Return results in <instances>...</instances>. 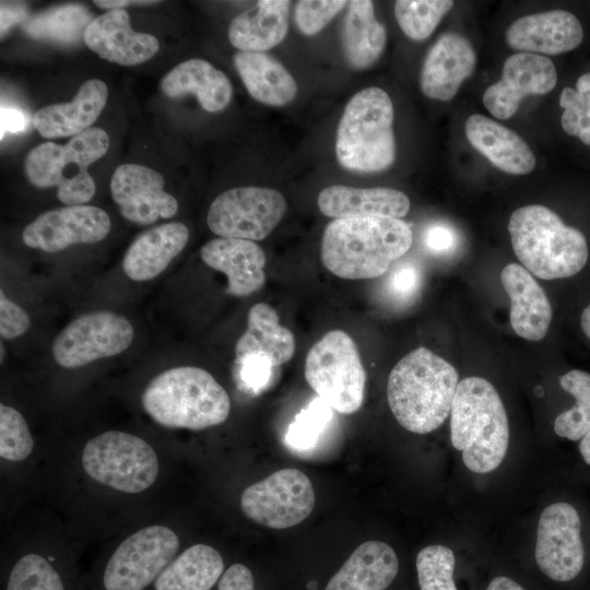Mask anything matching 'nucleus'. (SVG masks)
I'll return each mask as SVG.
<instances>
[{"instance_id": "f257e3e1", "label": "nucleus", "mask_w": 590, "mask_h": 590, "mask_svg": "<svg viewBox=\"0 0 590 590\" xmlns=\"http://www.w3.org/2000/svg\"><path fill=\"white\" fill-rule=\"evenodd\" d=\"M412 241V229L401 219H335L324 228L321 261L338 278L374 279L386 274Z\"/></svg>"}, {"instance_id": "f03ea898", "label": "nucleus", "mask_w": 590, "mask_h": 590, "mask_svg": "<svg viewBox=\"0 0 590 590\" xmlns=\"http://www.w3.org/2000/svg\"><path fill=\"white\" fill-rule=\"evenodd\" d=\"M458 385L457 369L420 346L402 357L390 371L388 404L403 428L427 434L440 427L450 415Z\"/></svg>"}, {"instance_id": "7ed1b4c3", "label": "nucleus", "mask_w": 590, "mask_h": 590, "mask_svg": "<svg viewBox=\"0 0 590 590\" xmlns=\"http://www.w3.org/2000/svg\"><path fill=\"white\" fill-rule=\"evenodd\" d=\"M450 440L468 470L489 473L503 462L509 425L495 387L482 377L459 381L450 411Z\"/></svg>"}, {"instance_id": "20e7f679", "label": "nucleus", "mask_w": 590, "mask_h": 590, "mask_svg": "<svg viewBox=\"0 0 590 590\" xmlns=\"http://www.w3.org/2000/svg\"><path fill=\"white\" fill-rule=\"evenodd\" d=\"M143 410L170 428L204 429L225 422L231 400L206 370L178 366L154 377L142 392Z\"/></svg>"}, {"instance_id": "39448f33", "label": "nucleus", "mask_w": 590, "mask_h": 590, "mask_svg": "<svg viewBox=\"0 0 590 590\" xmlns=\"http://www.w3.org/2000/svg\"><path fill=\"white\" fill-rule=\"evenodd\" d=\"M508 232L517 258L540 279L569 278L587 263L586 237L544 205L517 209L510 216Z\"/></svg>"}, {"instance_id": "423d86ee", "label": "nucleus", "mask_w": 590, "mask_h": 590, "mask_svg": "<svg viewBox=\"0 0 590 590\" xmlns=\"http://www.w3.org/2000/svg\"><path fill=\"white\" fill-rule=\"evenodd\" d=\"M393 105L384 90L370 86L357 92L346 104L340 119L335 154L346 169L377 173L396 158Z\"/></svg>"}, {"instance_id": "0eeeda50", "label": "nucleus", "mask_w": 590, "mask_h": 590, "mask_svg": "<svg viewBox=\"0 0 590 590\" xmlns=\"http://www.w3.org/2000/svg\"><path fill=\"white\" fill-rule=\"evenodd\" d=\"M108 148V134L101 128H90L66 145L45 142L35 146L25 158V173L35 187H57L61 203L84 204L95 194L87 167L104 156Z\"/></svg>"}, {"instance_id": "6e6552de", "label": "nucleus", "mask_w": 590, "mask_h": 590, "mask_svg": "<svg viewBox=\"0 0 590 590\" xmlns=\"http://www.w3.org/2000/svg\"><path fill=\"white\" fill-rule=\"evenodd\" d=\"M305 378L318 397L339 413L353 414L361 409L366 373L357 346L346 332L329 331L309 349Z\"/></svg>"}, {"instance_id": "1a4fd4ad", "label": "nucleus", "mask_w": 590, "mask_h": 590, "mask_svg": "<svg viewBox=\"0 0 590 590\" xmlns=\"http://www.w3.org/2000/svg\"><path fill=\"white\" fill-rule=\"evenodd\" d=\"M82 465L96 482L130 494L149 488L160 470L157 456L149 442L119 430L90 439L82 452Z\"/></svg>"}, {"instance_id": "9d476101", "label": "nucleus", "mask_w": 590, "mask_h": 590, "mask_svg": "<svg viewBox=\"0 0 590 590\" xmlns=\"http://www.w3.org/2000/svg\"><path fill=\"white\" fill-rule=\"evenodd\" d=\"M179 539L169 528L153 524L125 539L106 562L98 590H145L175 558Z\"/></svg>"}, {"instance_id": "9b49d317", "label": "nucleus", "mask_w": 590, "mask_h": 590, "mask_svg": "<svg viewBox=\"0 0 590 590\" xmlns=\"http://www.w3.org/2000/svg\"><path fill=\"white\" fill-rule=\"evenodd\" d=\"M285 211L286 201L280 191L238 187L213 200L206 223L219 237L261 240L276 227Z\"/></svg>"}, {"instance_id": "f8f14e48", "label": "nucleus", "mask_w": 590, "mask_h": 590, "mask_svg": "<svg viewBox=\"0 0 590 590\" xmlns=\"http://www.w3.org/2000/svg\"><path fill=\"white\" fill-rule=\"evenodd\" d=\"M314 506L315 492L309 477L292 468L251 484L240 496V508L247 518L278 530L300 523Z\"/></svg>"}, {"instance_id": "ddd939ff", "label": "nucleus", "mask_w": 590, "mask_h": 590, "mask_svg": "<svg viewBox=\"0 0 590 590\" xmlns=\"http://www.w3.org/2000/svg\"><path fill=\"white\" fill-rule=\"evenodd\" d=\"M130 321L111 311L86 312L72 320L55 339L52 355L64 368H78L120 354L133 340Z\"/></svg>"}, {"instance_id": "4468645a", "label": "nucleus", "mask_w": 590, "mask_h": 590, "mask_svg": "<svg viewBox=\"0 0 590 590\" xmlns=\"http://www.w3.org/2000/svg\"><path fill=\"white\" fill-rule=\"evenodd\" d=\"M534 557L540 570L554 581L576 578L585 563L581 520L568 503H554L541 512Z\"/></svg>"}, {"instance_id": "2eb2a0df", "label": "nucleus", "mask_w": 590, "mask_h": 590, "mask_svg": "<svg viewBox=\"0 0 590 590\" xmlns=\"http://www.w3.org/2000/svg\"><path fill=\"white\" fill-rule=\"evenodd\" d=\"M110 219L94 205H67L38 215L22 233L24 244L46 252L61 251L76 244L103 240Z\"/></svg>"}, {"instance_id": "dca6fc26", "label": "nucleus", "mask_w": 590, "mask_h": 590, "mask_svg": "<svg viewBox=\"0 0 590 590\" xmlns=\"http://www.w3.org/2000/svg\"><path fill=\"white\" fill-rule=\"evenodd\" d=\"M556 83L557 72L550 58L518 52L506 59L500 80L485 90L483 103L494 117L509 119L523 97L546 94Z\"/></svg>"}, {"instance_id": "f3484780", "label": "nucleus", "mask_w": 590, "mask_h": 590, "mask_svg": "<svg viewBox=\"0 0 590 590\" xmlns=\"http://www.w3.org/2000/svg\"><path fill=\"white\" fill-rule=\"evenodd\" d=\"M164 185L158 172L139 164H122L113 174L110 192L126 220L148 225L169 219L178 210L177 200L164 190Z\"/></svg>"}, {"instance_id": "a211bd4d", "label": "nucleus", "mask_w": 590, "mask_h": 590, "mask_svg": "<svg viewBox=\"0 0 590 590\" xmlns=\"http://www.w3.org/2000/svg\"><path fill=\"white\" fill-rule=\"evenodd\" d=\"M83 40L101 58L121 66H135L151 59L160 48L153 35L131 28L123 9L110 10L86 27Z\"/></svg>"}, {"instance_id": "6ab92c4d", "label": "nucleus", "mask_w": 590, "mask_h": 590, "mask_svg": "<svg viewBox=\"0 0 590 590\" xmlns=\"http://www.w3.org/2000/svg\"><path fill=\"white\" fill-rule=\"evenodd\" d=\"M505 38L509 47L521 52L558 55L576 49L583 39V30L573 13L553 10L516 20Z\"/></svg>"}, {"instance_id": "aec40b11", "label": "nucleus", "mask_w": 590, "mask_h": 590, "mask_svg": "<svg viewBox=\"0 0 590 590\" xmlns=\"http://www.w3.org/2000/svg\"><path fill=\"white\" fill-rule=\"evenodd\" d=\"M476 55L462 35L441 34L427 52L421 71V90L429 98L450 101L475 69Z\"/></svg>"}, {"instance_id": "412c9836", "label": "nucleus", "mask_w": 590, "mask_h": 590, "mask_svg": "<svg viewBox=\"0 0 590 590\" xmlns=\"http://www.w3.org/2000/svg\"><path fill=\"white\" fill-rule=\"evenodd\" d=\"M202 261L227 276L226 292L247 296L266 282V255L252 240L219 237L201 247Z\"/></svg>"}, {"instance_id": "4be33fe9", "label": "nucleus", "mask_w": 590, "mask_h": 590, "mask_svg": "<svg viewBox=\"0 0 590 590\" xmlns=\"http://www.w3.org/2000/svg\"><path fill=\"white\" fill-rule=\"evenodd\" d=\"M500 282L510 299V323L514 331L529 341L542 340L551 324V303L532 274L517 263L507 264Z\"/></svg>"}, {"instance_id": "5701e85b", "label": "nucleus", "mask_w": 590, "mask_h": 590, "mask_svg": "<svg viewBox=\"0 0 590 590\" xmlns=\"http://www.w3.org/2000/svg\"><path fill=\"white\" fill-rule=\"evenodd\" d=\"M319 210L329 217L385 216L401 219L410 211V200L402 191L391 188H356L333 185L318 196Z\"/></svg>"}, {"instance_id": "b1692460", "label": "nucleus", "mask_w": 590, "mask_h": 590, "mask_svg": "<svg viewBox=\"0 0 590 590\" xmlns=\"http://www.w3.org/2000/svg\"><path fill=\"white\" fill-rule=\"evenodd\" d=\"M107 97L108 88L103 81H85L71 102L52 104L36 111L33 126L45 138L78 135L96 121Z\"/></svg>"}, {"instance_id": "393cba45", "label": "nucleus", "mask_w": 590, "mask_h": 590, "mask_svg": "<svg viewBox=\"0 0 590 590\" xmlns=\"http://www.w3.org/2000/svg\"><path fill=\"white\" fill-rule=\"evenodd\" d=\"M464 130L471 145L500 170L526 175L535 167V156L527 142L497 121L475 114L468 118Z\"/></svg>"}, {"instance_id": "a878e982", "label": "nucleus", "mask_w": 590, "mask_h": 590, "mask_svg": "<svg viewBox=\"0 0 590 590\" xmlns=\"http://www.w3.org/2000/svg\"><path fill=\"white\" fill-rule=\"evenodd\" d=\"M188 239V227L180 222L155 226L139 235L129 246L122 269L133 281L152 280L167 268Z\"/></svg>"}, {"instance_id": "bb28decb", "label": "nucleus", "mask_w": 590, "mask_h": 590, "mask_svg": "<svg viewBox=\"0 0 590 590\" xmlns=\"http://www.w3.org/2000/svg\"><path fill=\"white\" fill-rule=\"evenodd\" d=\"M398 571V556L389 544L366 541L332 576L326 590H386Z\"/></svg>"}, {"instance_id": "cd10ccee", "label": "nucleus", "mask_w": 590, "mask_h": 590, "mask_svg": "<svg viewBox=\"0 0 590 590\" xmlns=\"http://www.w3.org/2000/svg\"><path fill=\"white\" fill-rule=\"evenodd\" d=\"M163 93L172 98L194 95L201 107L219 113L232 99V84L222 71L203 59H189L172 69L161 81Z\"/></svg>"}, {"instance_id": "c85d7f7f", "label": "nucleus", "mask_w": 590, "mask_h": 590, "mask_svg": "<svg viewBox=\"0 0 590 590\" xmlns=\"http://www.w3.org/2000/svg\"><path fill=\"white\" fill-rule=\"evenodd\" d=\"M290 1L260 0L233 19L228 39L239 51L263 52L279 45L288 28Z\"/></svg>"}, {"instance_id": "c756f323", "label": "nucleus", "mask_w": 590, "mask_h": 590, "mask_svg": "<svg viewBox=\"0 0 590 590\" xmlns=\"http://www.w3.org/2000/svg\"><path fill=\"white\" fill-rule=\"evenodd\" d=\"M235 68L248 93L256 101L274 107L291 103L297 84L288 70L264 52L238 51Z\"/></svg>"}, {"instance_id": "7c9ffc66", "label": "nucleus", "mask_w": 590, "mask_h": 590, "mask_svg": "<svg viewBox=\"0 0 590 590\" xmlns=\"http://www.w3.org/2000/svg\"><path fill=\"white\" fill-rule=\"evenodd\" d=\"M342 30V50L345 60L355 70L371 67L384 52L387 33L376 19L369 0L349 2Z\"/></svg>"}, {"instance_id": "2f4dec72", "label": "nucleus", "mask_w": 590, "mask_h": 590, "mask_svg": "<svg viewBox=\"0 0 590 590\" xmlns=\"http://www.w3.org/2000/svg\"><path fill=\"white\" fill-rule=\"evenodd\" d=\"M222 555L206 544L186 548L151 585L153 590H211L224 574Z\"/></svg>"}, {"instance_id": "473e14b6", "label": "nucleus", "mask_w": 590, "mask_h": 590, "mask_svg": "<svg viewBox=\"0 0 590 590\" xmlns=\"http://www.w3.org/2000/svg\"><path fill=\"white\" fill-rule=\"evenodd\" d=\"M251 353L268 355L275 367L287 363L295 353L294 334L280 324L276 310L266 303L249 309L246 331L235 345L236 358Z\"/></svg>"}, {"instance_id": "72a5a7b5", "label": "nucleus", "mask_w": 590, "mask_h": 590, "mask_svg": "<svg viewBox=\"0 0 590 590\" xmlns=\"http://www.w3.org/2000/svg\"><path fill=\"white\" fill-rule=\"evenodd\" d=\"M92 21V15L85 7L63 4L28 17L23 23V31L36 39L73 44L83 37Z\"/></svg>"}, {"instance_id": "f704fd0d", "label": "nucleus", "mask_w": 590, "mask_h": 590, "mask_svg": "<svg viewBox=\"0 0 590 590\" xmlns=\"http://www.w3.org/2000/svg\"><path fill=\"white\" fill-rule=\"evenodd\" d=\"M560 387L575 397V405L557 415L556 435L569 440L581 439L590 430V374L571 369L559 379Z\"/></svg>"}, {"instance_id": "c9c22d12", "label": "nucleus", "mask_w": 590, "mask_h": 590, "mask_svg": "<svg viewBox=\"0 0 590 590\" xmlns=\"http://www.w3.org/2000/svg\"><path fill=\"white\" fill-rule=\"evenodd\" d=\"M452 7L453 1L449 0H399L394 3V15L410 39L424 40Z\"/></svg>"}, {"instance_id": "e433bc0d", "label": "nucleus", "mask_w": 590, "mask_h": 590, "mask_svg": "<svg viewBox=\"0 0 590 590\" xmlns=\"http://www.w3.org/2000/svg\"><path fill=\"white\" fill-rule=\"evenodd\" d=\"M455 554L445 545L433 544L416 556L417 579L421 590H458L453 580Z\"/></svg>"}, {"instance_id": "4c0bfd02", "label": "nucleus", "mask_w": 590, "mask_h": 590, "mask_svg": "<svg viewBox=\"0 0 590 590\" xmlns=\"http://www.w3.org/2000/svg\"><path fill=\"white\" fill-rule=\"evenodd\" d=\"M559 106L564 108L560 118L564 131L590 145V73L577 80L576 90L565 87L562 91Z\"/></svg>"}, {"instance_id": "58836bf2", "label": "nucleus", "mask_w": 590, "mask_h": 590, "mask_svg": "<svg viewBox=\"0 0 590 590\" xmlns=\"http://www.w3.org/2000/svg\"><path fill=\"white\" fill-rule=\"evenodd\" d=\"M332 417L331 406L321 398L314 399L290 424L285 441L296 450L312 448Z\"/></svg>"}, {"instance_id": "ea45409f", "label": "nucleus", "mask_w": 590, "mask_h": 590, "mask_svg": "<svg viewBox=\"0 0 590 590\" xmlns=\"http://www.w3.org/2000/svg\"><path fill=\"white\" fill-rule=\"evenodd\" d=\"M34 440L24 416L14 408L0 404V456L19 462L33 451Z\"/></svg>"}, {"instance_id": "a19ab883", "label": "nucleus", "mask_w": 590, "mask_h": 590, "mask_svg": "<svg viewBox=\"0 0 590 590\" xmlns=\"http://www.w3.org/2000/svg\"><path fill=\"white\" fill-rule=\"evenodd\" d=\"M388 272L384 282L386 296L399 306L412 303L422 286L421 268L411 261H403L391 267Z\"/></svg>"}, {"instance_id": "79ce46f5", "label": "nucleus", "mask_w": 590, "mask_h": 590, "mask_svg": "<svg viewBox=\"0 0 590 590\" xmlns=\"http://www.w3.org/2000/svg\"><path fill=\"white\" fill-rule=\"evenodd\" d=\"M346 4L344 0H300L295 5V23L300 33H319Z\"/></svg>"}, {"instance_id": "37998d69", "label": "nucleus", "mask_w": 590, "mask_h": 590, "mask_svg": "<svg viewBox=\"0 0 590 590\" xmlns=\"http://www.w3.org/2000/svg\"><path fill=\"white\" fill-rule=\"evenodd\" d=\"M238 379L243 387L255 393L268 387L275 367L272 359L263 353H251L235 361Z\"/></svg>"}, {"instance_id": "c03bdc74", "label": "nucleus", "mask_w": 590, "mask_h": 590, "mask_svg": "<svg viewBox=\"0 0 590 590\" xmlns=\"http://www.w3.org/2000/svg\"><path fill=\"white\" fill-rule=\"evenodd\" d=\"M31 319L27 312L9 299L1 291L0 294V334L10 340L24 334L30 328Z\"/></svg>"}, {"instance_id": "a18cd8bd", "label": "nucleus", "mask_w": 590, "mask_h": 590, "mask_svg": "<svg viewBox=\"0 0 590 590\" xmlns=\"http://www.w3.org/2000/svg\"><path fill=\"white\" fill-rule=\"evenodd\" d=\"M423 243L434 255H448L456 249L458 238L455 229L445 223H435L427 227Z\"/></svg>"}, {"instance_id": "49530a36", "label": "nucleus", "mask_w": 590, "mask_h": 590, "mask_svg": "<svg viewBox=\"0 0 590 590\" xmlns=\"http://www.w3.org/2000/svg\"><path fill=\"white\" fill-rule=\"evenodd\" d=\"M217 590H255L253 575L246 565L233 564L219 580Z\"/></svg>"}, {"instance_id": "de8ad7c7", "label": "nucleus", "mask_w": 590, "mask_h": 590, "mask_svg": "<svg viewBox=\"0 0 590 590\" xmlns=\"http://www.w3.org/2000/svg\"><path fill=\"white\" fill-rule=\"evenodd\" d=\"M1 35H3L11 26L25 22L28 19V9L21 2L1 1Z\"/></svg>"}, {"instance_id": "09e8293b", "label": "nucleus", "mask_w": 590, "mask_h": 590, "mask_svg": "<svg viewBox=\"0 0 590 590\" xmlns=\"http://www.w3.org/2000/svg\"><path fill=\"white\" fill-rule=\"evenodd\" d=\"M1 139L5 132H20L24 130L26 126L25 115L16 109L11 107H1Z\"/></svg>"}, {"instance_id": "8fccbe9b", "label": "nucleus", "mask_w": 590, "mask_h": 590, "mask_svg": "<svg viewBox=\"0 0 590 590\" xmlns=\"http://www.w3.org/2000/svg\"><path fill=\"white\" fill-rule=\"evenodd\" d=\"M158 1H152V0H95L94 3L99 7V8H103V9H109L110 10H116V9H121L123 7H128V5H131V4H154V3H157Z\"/></svg>"}, {"instance_id": "3c124183", "label": "nucleus", "mask_w": 590, "mask_h": 590, "mask_svg": "<svg viewBox=\"0 0 590 590\" xmlns=\"http://www.w3.org/2000/svg\"><path fill=\"white\" fill-rule=\"evenodd\" d=\"M486 590H524V589L515 580L505 576H498V577H495L488 583Z\"/></svg>"}, {"instance_id": "603ef678", "label": "nucleus", "mask_w": 590, "mask_h": 590, "mask_svg": "<svg viewBox=\"0 0 590 590\" xmlns=\"http://www.w3.org/2000/svg\"><path fill=\"white\" fill-rule=\"evenodd\" d=\"M579 451L585 462L590 465V430L580 439Z\"/></svg>"}, {"instance_id": "864d4df0", "label": "nucleus", "mask_w": 590, "mask_h": 590, "mask_svg": "<svg viewBox=\"0 0 590 590\" xmlns=\"http://www.w3.org/2000/svg\"><path fill=\"white\" fill-rule=\"evenodd\" d=\"M581 328L585 334L590 339V304L581 314Z\"/></svg>"}]
</instances>
